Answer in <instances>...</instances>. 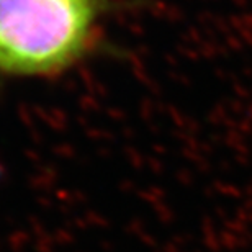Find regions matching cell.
Listing matches in <instances>:
<instances>
[{"mask_svg": "<svg viewBox=\"0 0 252 252\" xmlns=\"http://www.w3.org/2000/svg\"><path fill=\"white\" fill-rule=\"evenodd\" d=\"M108 0H0V74L56 77L100 41Z\"/></svg>", "mask_w": 252, "mask_h": 252, "instance_id": "obj_1", "label": "cell"}]
</instances>
